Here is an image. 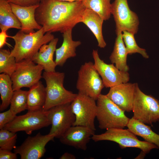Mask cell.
I'll return each mask as SVG.
<instances>
[{
    "label": "cell",
    "mask_w": 159,
    "mask_h": 159,
    "mask_svg": "<svg viewBox=\"0 0 159 159\" xmlns=\"http://www.w3.org/2000/svg\"><path fill=\"white\" fill-rule=\"evenodd\" d=\"M71 103L57 105L48 110L51 127L49 134L59 138L70 127L75 120L72 112Z\"/></svg>",
    "instance_id": "12"
},
{
    "label": "cell",
    "mask_w": 159,
    "mask_h": 159,
    "mask_svg": "<svg viewBox=\"0 0 159 159\" xmlns=\"http://www.w3.org/2000/svg\"><path fill=\"white\" fill-rule=\"evenodd\" d=\"M136 135L128 129L112 128L107 129L103 133L94 134L91 139L95 142L102 140L114 142L122 149L128 147L139 148L145 154L153 149H158L154 144L139 140Z\"/></svg>",
    "instance_id": "5"
},
{
    "label": "cell",
    "mask_w": 159,
    "mask_h": 159,
    "mask_svg": "<svg viewBox=\"0 0 159 159\" xmlns=\"http://www.w3.org/2000/svg\"><path fill=\"white\" fill-rule=\"evenodd\" d=\"M95 130L85 126H72L59 138L62 144L77 149L85 150L87 145Z\"/></svg>",
    "instance_id": "16"
},
{
    "label": "cell",
    "mask_w": 159,
    "mask_h": 159,
    "mask_svg": "<svg viewBox=\"0 0 159 159\" xmlns=\"http://www.w3.org/2000/svg\"><path fill=\"white\" fill-rule=\"evenodd\" d=\"M55 138L53 135H43L40 132L34 136L28 137L19 146L14 149V152L19 154L21 159H39L46 152L45 146Z\"/></svg>",
    "instance_id": "14"
},
{
    "label": "cell",
    "mask_w": 159,
    "mask_h": 159,
    "mask_svg": "<svg viewBox=\"0 0 159 159\" xmlns=\"http://www.w3.org/2000/svg\"><path fill=\"white\" fill-rule=\"evenodd\" d=\"M78 72L76 87L78 92L97 100L105 86L94 63L91 62H85Z\"/></svg>",
    "instance_id": "8"
},
{
    "label": "cell",
    "mask_w": 159,
    "mask_h": 159,
    "mask_svg": "<svg viewBox=\"0 0 159 159\" xmlns=\"http://www.w3.org/2000/svg\"><path fill=\"white\" fill-rule=\"evenodd\" d=\"M17 135L16 132L2 129L0 130V149L11 151L16 146Z\"/></svg>",
    "instance_id": "30"
},
{
    "label": "cell",
    "mask_w": 159,
    "mask_h": 159,
    "mask_svg": "<svg viewBox=\"0 0 159 159\" xmlns=\"http://www.w3.org/2000/svg\"><path fill=\"white\" fill-rule=\"evenodd\" d=\"M28 91L19 89L14 91L10 102L11 111L16 115L28 108Z\"/></svg>",
    "instance_id": "27"
},
{
    "label": "cell",
    "mask_w": 159,
    "mask_h": 159,
    "mask_svg": "<svg viewBox=\"0 0 159 159\" xmlns=\"http://www.w3.org/2000/svg\"><path fill=\"white\" fill-rule=\"evenodd\" d=\"M58 41V38H54L49 44L42 45L31 59L35 63L42 66L45 72L55 71L57 65L54 61L53 55Z\"/></svg>",
    "instance_id": "18"
},
{
    "label": "cell",
    "mask_w": 159,
    "mask_h": 159,
    "mask_svg": "<svg viewBox=\"0 0 159 159\" xmlns=\"http://www.w3.org/2000/svg\"><path fill=\"white\" fill-rule=\"evenodd\" d=\"M9 49H0V73L6 74L10 77L15 70L17 62L15 58L11 55Z\"/></svg>",
    "instance_id": "28"
},
{
    "label": "cell",
    "mask_w": 159,
    "mask_h": 159,
    "mask_svg": "<svg viewBox=\"0 0 159 159\" xmlns=\"http://www.w3.org/2000/svg\"><path fill=\"white\" fill-rule=\"evenodd\" d=\"M42 76L46 85V99L43 110H47L55 106L71 103L77 96V94L68 91L64 87V72L44 71Z\"/></svg>",
    "instance_id": "3"
},
{
    "label": "cell",
    "mask_w": 159,
    "mask_h": 159,
    "mask_svg": "<svg viewBox=\"0 0 159 159\" xmlns=\"http://www.w3.org/2000/svg\"><path fill=\"white\" fill-rule=\"evenodd\" d=\"M76 157L74 155L67 152L64 153L59 158L60 159H75Z\"/></svg>",
    "instance_id": "35"
},
{
    "label": "cell",
    "mask_w": 159,
    "mask_h": 159,
    "mask_svg": "<svg viewBox=\"0 0 159 159\" xmlns=\"http://www.w3.org/2000/svg\"><path fill=\"white\" fill-rule=\"evenodd\" d=\"M136 83H123L110 88L107 97L125 112L132 111Z\"/></svg>",
    "instance_id": "15"
},
{
    "label": "cell",
    "mask_w": 159,
    "mask_h": 159,
    "mask_svg": "<svg viewBox=\"0 0 159 159\" xmlns=\"http://www.w3.org/2000/svg\"><path fill=\"white\" fill-rule=\"evenodd\" d=\"M111 14L115 23L116 33L127 31L136 34L139 21L137 14L131 10L127 0H115L111 4Z\"/></svg>",
    "instance_id": "11"
},
{
    "label": "cell",
    "mask_w": 159,
    "mask_h": 159,
    "mask_svg": "<svg viewBox=\"0 0 159 159\" xmlns=\"http://www.w3.org/2000/svg\"><path fill=\"white\" fill-rule=\"evenodd\" d=\"M97 100L96 118L101 129L112 128H124L130 120L125 111L106 95L101 94Z\"/></svg>",
    "instance_id": "4"
},
{
    "label": "cell",
    "mask_w": 159,
    "mask_h": 159,
    "mask_svg": "<svg viewBox=\"0 0 159 159\" xmlns=\"http://www.w3.org/2000/svg\"><path fill=\"white\" fill-rule=\"evenodd\" d=\"M96 100L82 93L78 92L71 103L72 110L75 117L73 126L81 125L95 130V120L96 117L97 106Z\"/></svg>",
    "instance_id": "10"
},
{
    "label": "cell",
    "mask_w": 159,
    "mask_h": 159,
    "mask_svg": "<svg viewBox=\"0 0 159 159\" xmlns=\"http://www.w3.org/2000/svg\"><path fill=\"white\" fill-rule=\"evenodd\" d=\"M111 0H82L86 8L97 14L103 20L109 19L111 14Z\"/></svg>",
    "instance_id": "26"
},
{
    "label": "cell",
    "mask_w": 159,
    "mask_h": 159,
    "mask_svg": "<svg viewBox=\"0 0 159 159\" xmlns=\"http://www.w3.org/2000/svg\"><path fill=\"white\" fill-rule=\"evenodd\" d=\"M128 129L146 141L154 144L159 148V135L153 132L151 127L132 117L127 126Z\"/></svg>",
    "instance_id": "23"
},
{
    "label": "cell",
    "mask_w": 159,
    "mask_h": 159,
    "mask_svg": "<svg viewBox=\"0 0 159 159\" xmlns=\"http://www.w3.org/2000/svg\"><path fill=\"white\" fill-rule=\"evenodd\" d=\"M28 91V111L43 110L46 99V88L41 81L32 86Z\"/></svg>",
    "instance_id": "22"
},
{
    "label": "cell",
    "mask_w": 159,
    "mask_h": 159,
    "mask_svg": "<svg viewBox=\"0 0 159 159\" xmlns=\"http://www.w3.org/2000/svg\"><path fill=\"white\" fill-rule=\"evenodd\" d=\"M16 115L13 113L10 109L0 113V129H3L5 126L15 117Z\"/></svg>",
    "instance_id": "31"
},
{
    "label": "cell",
    "mask_w": 159,
    "mask_h": 159,
    "mask_svg": "<svg viewBox=\"0 0 159 159\" xmlns=\"http://www.w3.org/2000/svg\"><path fill=\"white\" fill-rule=\"evenodd\" d=\"M17 154L11 150L0 149V159H16Z\"/></svg>",
    "instance_id": "33"
},
{
    "label": "cell",
    "mask_w": 159,
    "mask_h": 159,
    "mask_svg": "<svg viewBox=\"0 0 159 159\" xmlns=\"http://www.w3.org/2000/svg\"><path fill=\"white\" fill-rule=\"evenodd\" d=\"M122 32L116 33V38L113 49L109 59L112 64L120 70L127 72L129 68L127 64V53L125 46L122 37Z\"/></svg>",
    "instance_id": "21"
},
{
    "label": "cell",
    "mask_w": 159,
    "mask_h": 159,
    "mask_svg": "<svg viewBox=\"0 0 159 159\" xmlns=\"http://www.w3.org/2000/svg\"><path fill=\"white\" fill-rule=\"evenodd\" d=\"M58 1H66L68 2H73L77 1H82V0H57Z\"/></svg>",
    "instance_id": "37"
},
{
    "label": "cell",
    "mask_w": 159,
    "mask_h": 159,
    "mask_svg": "<svg viewBox=\"0 0 159 159\" xmlns=\"http://www.w3.org/2000/svg\"><path fill=\"white\" fill-rule=\"evenodd\" d=\"M72 29L68 30L63 33V41L61 46L55 50V62L57 66L63 65L69 58L76 55V48L81 43L80 41H74L72 37Z\"/></svg>",
    "instance_id": "19"
},
{
    "label": "cell",
    "mask_w": 159,
    "mask_h": 159,
    "mask_svg": "<svg viewBox=\"0 0 159 159\" xmlns=\"http://www.w3.org/2000/svg\"><path fill=\"white\" fill-rule=\"evenodd\" d=\"M133 34L130 32L124 31L122 32V37L125 44L127 53L131 54L138 53L145 59L149 58V56L146 50L144 49L140 48L137 45L135 41Z\"/></svg>",
    "instance_id": "29"
},
{
    "label": "cell",
    "mask_w": 159,
    "mask_h": 159,
    "mask_svg": "<svg viewBox=\"0 0 159 159\" xmlns=\"http://www.w3.org/2000/svg\"><path fill=\"white\" fill-rule=\"evenodd\" d=\"M14 90L12 83L10 77L5 73L0 74V93L1 103L0 110H6L10 104Z\"/></svg>",
    "instance_id": "25"
},
{
    "label": "cell",
    "mask_w": 159,
    "mask_h": 159,
    "mask_svg": "<svg viewBox=\"0 0 159 159\" xmlns=\"http://www.w3.org/2000/svg\"><path fill=\"white\" fill-rule=\"evenodd\" d=\"M104 21L96 13L86 8L82 15L81 21L94 35L98 42V46L101 48H104L106 45L102 33V26Z\"/></svg>",
    "instance_id": "20"
},
{
    "label": "cell",
    "mask_w": 159,
    "mask_h": 159,
    "mask_svg": "<svg viewBox=\"0 0 159 159\" xmlns=\"http://www.w3.org/2000/svg\"><path fill=\"white\" fill-rule=\"evenodd\" d=\"M141 153H140L139 156H138L137 158H144V157L145 156V155L146 154H145V153H144L143 151H142L141 152Z\"/></svg>",
    "instance_id": "36"
},
{
    "label": "cell",
    "mask_w": 159,
    "mask_h": 159,
    "mask_svg": "<svg viewBox=\"0 0 159 159\" xmlns=\"http://www.w3.org/2000/svg\"><path fill=\"white\" fill-rule=\"evenodd\" d=\"M9 3L21 6H29L39 4L40 0H6Z\"/></svg>",
    "instance_id": "32"
},
{
    "label": "cell",
    "mask_w": 159,
    "mask_h": 159,
    "mask_svg": "<svg viewBox=\"0 0 159 159\" xmlns=\"http://www.w3.org/2000/svg\"><path fill=\"white\" fill-rule=\"evenodd\" d=\"M21 30V24L13 12L10 4L6 0H0V28L6 31L10 28Z\"/></svg>",
    "instance_id": "24"
},
{
    "label": "cell",
    "mask_w": 159,
    "mask_h": 159,
    "mask_svg": "<svg viewBox=\"0 0 159 159\" xmlns=\"http://www.w3.org/2000/svg\"><path fill=\"white\" fill-rule=\"evenodd\" d=\"M10 38L11 36L7 35L6 31H1L0 33V48H2L5 44H9L6 42V38Z\"/></svg>",
    "instance_id": "34"
},
{
    "label": "cell",
    "mask_w": 159,
    "mask_h": 159,
    "mask_svg": "<svg viewBox=\"0 0 159 159\" xmlns=\"http://www.w3.org/2000/svg\"><path fill=\"white\" fill-rule=\"evenodd\" d=\"M9 4L13 12L21 24V31L29 34L35 32V29L39 30L42 28V26L37 22L35 16L36 10L39 4L21 6Z\"/></svg>",
    "instance_id": "17"
},
{
    "label": "cell",
    "mask_w": 159,
    "mask_h": 159,
    "mask_svg": "<svg viewBox=\"0 0 159 159\" xmlns=\"http://www.w3.org/2000/svg\"><path fill=\"white\" fill-rule=\"evenodd\" d=\"M50 125L48 110H41L28 111L24 115L16 116L3 129L15 132L24 131L27 134L30 135L33 131Z\"/></svg>",
    "instance_id": "7"
},
{
    "label": "cell",
    "mask_w": 159,
    "mask_h": 159,
    "mask_svg": "<svg viewBox=\"0 0 159 159\" xmlns=\"http://www.w3.org/2000/svg\"><path fill=\"white\" fill-rule=\"evenodd\" d=\"M15 44L11 55L17 62L31 59L43 45L49 43L54 38L51 33H45L43 28L36 32L26 34L20 30L14 36H11Z\"/></svg>",
    "instance_id": "2"
},
{
    "label": "cell",
    "mask_w": 159,
    "mask_h": 159,
    "mask_svg": "<svg viewBox=\"0 0 159 159\" xmlns=\"http://www.w3.org/2000/svg\"><path fill=\"white\" fill-rule=\"evenodd\" d=\"M132 117L145 124L159 121V100L144 93L136 84Z\"/></svg>",
    "instance_id": "6"
},
{
    "label": "cell",
    "mask_w": 159,
    "mask_h": 159,
    "mask_svg": "<svg viewBox=\"0 0 159 159\" xmlns=\"http://www.w3.org/2000/svg\"><path fill=\"white\" fill-rule=\"evenodd\" d=\"M43 67L36 64L31 59L17 62L15 71L10 77L14 91L26 87L30 88L42 77Z\"/></svg>",
    "instance_id": "9"
},
{
    "label": "cell",
    "mask_w": 159,
    "mask_h": 159,
    "mask_svg": "<svg viewBox=\"0 0 159 159\" xmlns=\"http://www.w3.org/2000/svg\"><path fill=\"white\" fill-rule=\"evenodd\" d=\"M41 0H40V1H41Z\"/></svg>",
    "instance_id": "38"
},
{
    "label": "cell",
    "mask_w": 159,
    "mask_h": 159,
    "mask_svg": "<svg viewBox=\"0 0 159 159\" xmlns=\"http://www.w3.org/2000/svg\"><path fill=\"white\" fill-rule=\"evenodd\" d=\"M92 55L94 66L101 77L105 87L111 88L129 81L130 75L128 72L120 70L113 64L105 62L100 58L97 50H93Z\"/></svg>",
    "instance_id": "13"
},
{
    "label": "cell",
    "mask_w": 159,
    "mask_h": 159,
    "mask_svg": "<svg viewBox=\"0 0 159 159\" xmlns=\"http://www.w3.org/2000/svg\"><path fill=\"white\" fill-rule=\"evenodd\" d=\"M85 9L81 1L42 0L36 10L35 18L45 33H63L81 22Z\"/></svg>",
    "instance_id": "1"
}]
</instances>
